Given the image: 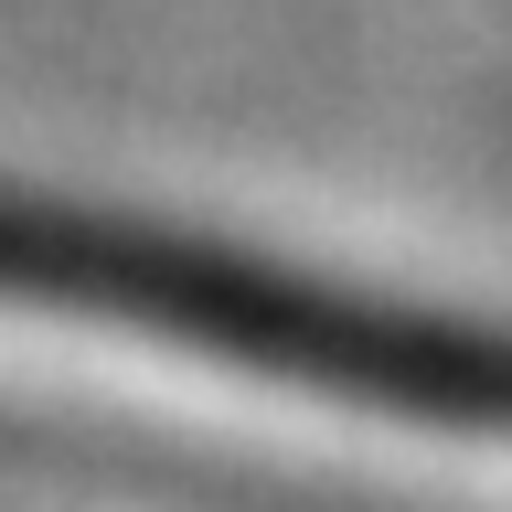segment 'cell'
I'll list each match as a JSON object with an SVG mask.
<instances>
[{"label":"cell","mask_w":512,"mask_h":512,"mask_svg":"<svg viewBox=\"0 0 512 512\" xmlns=\"http://www.w3.org/2000/svg\"><path fill=\"white\" fill-rule=\"evenodd\" d=\"M0 256H11L22 299L107 310V320L160 331L182 352L310 384V395H352V406L416 416V427L512 438V331H491V320L363 299V288L299 278V267L203 246V235H171V224L64 214V203H22Z\"/></svg>","instance_id":"cell-1"}]
</instances>
